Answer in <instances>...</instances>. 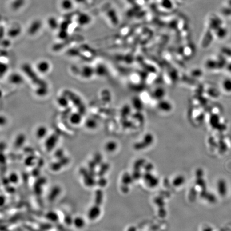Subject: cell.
I'll return each mask as SVG.
<instances>
[{
    "instance_id": "484cf974",
    "label": "cell",
    "mask_w": 231,
    "mask_h": 231,
    "mask_svg": "<svg viewBox=\"0 0 231 231\" xmlns=\"http://www.w3.org/2000/svg\"><path fill=\"white\" fill-rule=\"evenodd\" d=\"M223 85L224 88L226 91L228 92H231V79H226L223 83Z\"/></svg>"
},
{
    "instance_id": "4316f807",
    "label": "cell",
    "mask_w": 231,
    "mask_h": 231,
    "mask_svg": "<svg viewBox=\"0 0 231 231\" xmlns=\"http://www.w3.org/2000/svg\"><path fill=\"white\" fill-rule=\"evenodd\" d=\"M18 175H17L16 174L13 173L11 174L9 177V181L10 182H12L14 184H16L17 182H18Z\"/></svg>"
},
{
    "instance_id": "d6a6232c",
    "label": "cell",
    "mask_w": 231,
    "mask_h": 231,
    "mask_svg": "<svg viewBox=\"0 0 231 231\" xmlns=\"http://www.w3.org/2000/svg\"><path fill=\"white\" fill-rule=\"evenodd\" d=\"M227 3H228L229 6H231V0H229L228 2H227Z\"/></svg>"
},
{
    "instance_id": "30bf717a",
    "label": "cell",
    "mask_w": 231,
    "mask_h": 231,
    "mask_svg": "<svg viewBox=\"0 0 231 231\" xmlns=\"http://www.w3.org/2000/svg\"><path fill=\"white\" fill-rule=\"evenodd\" d=\"M84 126L88 130L93 131L98 127V121L93 117H88L84 121Z\"/></svg>"
},
{
    "instance_id": "3957f363",
    "label": "cell",
    "mask_w": 231,
    "mask_h": 231,
    "mask_svg": "<svg viewBox=\"0 0 231 231\" xmlns=\"http://www.w3.org/2000/svg\"><path fill=\"white\" fill-rule=\"evenodd\" d=\"M59 139V135L56 132H54L50 135H48L45 142V147L46 150L48 152L52 151L58 144Z\"/></svg>"
},
{
    "instance_id": "44dd1931",
    "label": "cell",
    "mask_w": 231,
    "mask_h": 231,
    "mask_svg": "<svg viewBox=\"0 0 231 231\" xmlns=\"http://www.w3.org/2000/svg\"><path fill=\"white\" fill-rule=\"evenodd\" d=\"M104 148L106 151H108V152H113V151L115 150L116 148V144L113 141H109L106 143Z\"/></svg>"
},
{
    "instance_id": "7402d4cb",
    "label": "cell",
    "mask_w": 231,
    "mask_h": 231,
    "mask_svg": "<svg viewBox=\"0 0 231 231\" xmlns=\"http://www.w3.org/2000/svg\"><path fill=\"white\" fill-rule=\"evenodd\" d=\"M216 33L217 37L222 38H224L225 36H226L227 34V30L225 28L221 27V26L219 27L218 29H217L216 30Z\"/></svg>"
},
{
    "instance_id": "f1b7e54d",
    "label": "cell",
    "mask_w": 231,
    "mask_h": 231,
    "mask_svg": "<svg viewBox=\"0 0 231 231\" xmlns=\"http://www.w3.org/2000/svg\"><path fill=\"white\" fill-rule=\"evenodd\" d=\"M222 14L226 16H231V6H227L222 9Z\"/></svg>"
},
{
    "instance_id": "d6986e66",
    "label": "cell",
    "mask_w": 231,
    "mask_h": 231,
    "mask_svg": "<svg viewBox=\"0 0 231 231\" xmlns=\"http://www.w3.org/2000/svg\"><path fill=\"white\" fill-rule=\"evenodd\" d=\"M61 192V189L59 187L55 186L51 190V192L49 195V199L51 201H53L55 199L56 197Z\"/></svg>"
},
{
    "instance_id": "52a82bcc",
    "label": "cell",
    "mask_w": 231,
    "mask_h": 231,
    "mask_svg": "<svg viewBox=\"0 0 231 231\" xmlns=\"http://www.w3.org/2000/svg\"><path fill=\"white\" fill-rule=\"evenodd\" d=\"M83 116L84 115L78 111L71 113L69 116L70 124L75 126L80 125L83 121Z\"/></svg>"
},
{
    "instance_id": "277c9868",
    "label": "cell",
    "mask_w": 231,
    "mask_h": 231,
    "mask_svg": "<svg viewBox=\"0 0 231 231\" xmlns=\"http://www.w3.org/2000/svg\"><path fill=\"white\" fill-rule=\"evenodd\" d=\"M51 69V64L46 59H41L37 62L35 70L39 74H45L49 72Z\"/></svg>"
},
{
    "instance_id": "6da1fadb",
    "label": "cell",
    "mask_w": 231,
    "mask_h": 231,
    "mask_svg": "<svg viewBox=\"0 0 231 231\" xmlns=\"http://www.w3.org/2000/svg\"><path fill=\"white\" fill-rule=\"evenodd\" d=\"M21 69L23 73L30 79L31 82L34 85L35 87L48 85L45 80L40 78L39 73L36 70H35L31 64L25 63L22 65Z\"/></svg>"
},
{
    "instance_id": "7a4b0ae2",
    "label": "cell",
    "mask_w": 231,
    "mask_h": 231,
    "mask_svg": "<svg viewBox=\"0 0 231 231\" xmlns=\"http://www.w3.org/2000/svg\"><path fill=\"white\" fill-rule=\"evenodd\" d=\"M63 94L68 97L70 102L74 104L77 111L82 113V115H85L86 112V106L79 95L70 90H65L63 92Z\"/></svg>"
},
{
    "instance_id": "83f0119b",
    "label": "cell",
    "mask_w": 231,
    "mask_h": 231,
    "mask_svg": "<svg viewBox=\"0 0 231 231\" xmlns=\"http://www.w3.org/2000/svg\"><path fill=\"white\" fill-rule=\"evenodd\" d=\"M56 213L51 212L48 213L47 215V218L48 219H50V221H58V217Z\"/></svg>"
},
{
    "instance_id": "4fadbf2b",
    "label": "cell",
    "mask_w": 231,
    "mask_h": 231,
    "mask_svg": "<svg viewBox=\"0 0 231 231\" xmlns=\"http://www.w3.org/2000/svg\"><path fill=\"white\" fill-rule=\"evenodd\" d=\"M26 139V137L25 135V134L23 133L18 134L14 139V147L17 148L22 147L25 142Z\"/></svg>"
},
{
    "instance_id": "4dcf8cb0",
    "label": "cell",
    "mask_w": 231,
    "mask_h": 231,
    "mask_svg": "<svg viewBox=\"0 0 231 231\" xmlns=\"http://www.w3.org/2000/svg\"><path fill=\"white\" fill-rule=\"evenodd\" d=\"M55 156L56 157L61 159L63 157V151L62 149H58L56 152Z\"/></svg>"
},
{
    "instance_id": "e0dca14e",
    "label": "cell",
    "mask_w": 231,
    "mask_h": 231,
    "mask_svg": "<svg viewBox=\"0 0 231 231\" xmlns=\"http://www.w3.org/2000/svg\"><path fill=\"white\" fill-rule=\"evenodd\" d=\"M95 68V74L97 76L102 77L106 74V68L102 64H98Z\"/></svg>"
},
{
    "instance_id": "9c48e42d",
    "label": "cell",
    "mask_w": 231,
    "mask_h": 231,
    "mask_svg": "<svg viewBox=\"0 0 231 231\" xmlns=\"http://www.w3.org/2000/svg\"><path fill=\"white\" fill-rule=\"evenodd\" d=\"M101 213L100 205H95L91 207L88 212V217L91 221H94L97 219Z\"/></svg>"
},
{
    "instance_id": "603a6c76",
    "label": "cell",
    "mask_w": 231,
    "mask_h": 231,
    "mask_svg": "<svg viewBox=\"0 0 231 231\" xmlns=\"http://www.w3.org/2000/svg\"><path fill=\"white\" fill-rule=\"evenodd\" d=\"M9 70V66L7 64L2 62L0 65V74L1 78L8 72Z\"/></svg>"
},
{
    "instance_id": "8992f818",
    "label": "cell",
    "mask_w": 231,
    "mask_h": 231,
    "mask_svg": "<svg viewBox=\"0 0 231 231\" xmlns=\"http://www.w3.org/2000/svg\"><path fill=\"white\" fill-rule=\"evenodd\" d=\"M8 80L10 84L14 86H20L24 82V78L19 72H12L9 76Z\"/></svg>"
},
{
    "instance_id": "2e32d148",
    "label": "cell",
    "mask_w": 231,
    "mask_h": 231,
    "mask_svg": "<svg viewBox=\"0 0 231 231\" xmlns=\"http://www.w3.org/2000/svg\"><path fill=\"white\" fill-rule=\"evenodd\" d=\"M74 224L75 227L78 229H82L85 225V222L84 219L82 217H76L74 219Z\"/></svg>"
},
{
    "instance_id": "5b68a950",
    "label": "cell",
    "mask_w": 231,
    "mask_h": 231,
    "mask_svg": "<svg viewBox=\"0 0 231 231\" xmlns=\"http://www.w3.org/2000/svg\"><path fill=\"white\" fill-rule=\"evenodd\" d=\"M79 73L82 78L86 80H89L92 78L93 77L95 74V68L88 65L84 66L79 70Z\"/></svg>"
},
{
    "instance_id": "f546056e",
    "label": "cell",
    "mask_w": 231,
    "mask_h": 231,
    "mask_svg": "<svg viewBox=\"0 0 231 231\" xmlns=\"http://www.w3.org/2000/svg\"><path fill=\"white\" fill-rule=\"evenodd\" d=\"M8 122V119L6 118V117L4 115H1V118H0V124L1 126H5L7 124Z\"/></svg>"
},
{
    "instance_id": "8fae6325",
    "label": "cell",
    "mask_w": 231,
    "mask_h": 231,
    "mask_svg": "<svg viewBox=\"0 0 231 231\" xmlns=\"http://www.w3.org/2000/svg\"><path fill=\"white\" fill-rule=\"evenodd\" d=\"M56 101L59 107L63 109L68 108V106H69L70 103H71L68 97L63 93L61 95L58 96Z\"/></svg>"
},
{
    "instance_id": "ffe728a7",
    "label": "cell",
    "mask_w": 231,
    "mask_h": 231,
    "mask_svg": "<svg viewBox=\"0 0 231 231\" xmlns=\"http://www.w3.org/2000/svg\"><path fill=\"white\" fill-rule=\"evenodd\" d=\"M90 18L86 14H82L78 19V23L82 25H87L90 23Z\"/></svg>"
},
{
    "instance_id": "cb8c5ba5",
    "label": "cell",
    "mask_w": 231,
    "mask_h": 231,
    "mask_svg": "<svg viewBox=\"0 0 231 231\" xmlns=\"http://www.w3.org/2000/svg\"><path fill=\"white\" fill-rule=\"evenodd\" d=\"M20 33H21V30L18 27L15 28V29L12 28L10 30H9L8 35L11 38H15V37H18Z\"/></svg>"
},
{
    "instance_id": "1f68e13d",
    "label": "cell",
    "mask_w": 231,
    "mask_h": 231,
    "mask_svg": "<svg viewBox=\"0 0 231 231\" xmlns=\"http://www.w3.org/2000/svg\"><path fill=\"white\" fill-rule=\"evenodd\" d=\"M10 45V42L9 41V40L4 39V40L2 42V46L4 48H7V47H9Z\"/></svg>"
},
{
    "instance_id": "7c38bea8",
    "label": "cell",
    "mask_w": 231,
    "mask_h": 231,
    "mask_svg": "<svg viewBox=\"0 0 231 231\" xmlns=\"http://www.w3.org/2000/svg\"><path fill=\"white\" fill-rule=\"evenodd\" d=\"M49 87L46 86H39L35 87V94L39 98H44L49 93Z\"/></svg>"
},
{
    "instance_id": "ba28073f",
    "label": "cell",
    "mask_w": 231,
    "mask_h": 231,
    "mask_svg": "<svg viewBox=\"0 0 231 231\" xmlns=\"http://www.w3.org/2000/svg\"><path fill=\"white\" fill-rule=\"evenodd\" d=\"M48 129L45 125H39L35 129V135L37 139L39 140L45 139L48 137Z\"/></svg>"
},
{
    "instance_id": "d4e9b609",
    "label": "cell",
    "mask_w": 231,
    "mask_h": 231,
    "mask_svg": "<svg viewBox=\"0 0 231 231\" xmlns=\"http://www.w3.org/2000/svg\"><path fill=\"white\" fill-rule=\"evenodd\" d=\"M102 192L100 190H98L95 193V205H100L101 203V200L102 198Z\"/></svg>"
},
{
    "instance_id": "9a60e30c",
    "label": "cell",
    "mask_w": 231,
    "mask_h": 231,
    "mask_svg": "<svg viewBox=\"0 0 231 231\" xmlns=\"http://www.w3.org/2000/svg\"><path fill=\"white\" fill-rule=\"evenodd\" d=\"M41 28V23L39 21H35L33 22L28 29V33L29 35H33L39 31Z\"/></svg>"
},
{
    "instance_id": "5bb4252c",
    "label": "cell",
    "mask_w": 231,
    "mask_h": 231,
    "mask_svg": "<svg viewBox=\"0 0 231 231\" xmlns=\"http://www.w3.org/2000/svg\"><path fill=\"white\" fill-rule=\"evenodd\" d=\"M222 24V21L221 18H219L217 17H213L210 20L209 26L210 28L213 30L216 31L217 29H218L219 27L221 26Z\"/></svg>"
},
{
    "instance_id": "ac0fdd59",
    "label": "cell",
    "mask_w": 231,
    "mask_h": 231,
    "mask_svg": "<svg viewBox=\"0 0 231 231\" xmlns=\"http://www.w3.org/2000/svg\"><path fill=\"white\" fill-rule=\"evenodd\" d=\"M61 6L63 10H69L73 7V3L71 0H62L61 2Z\"/></svg>"
}]
</instances>
